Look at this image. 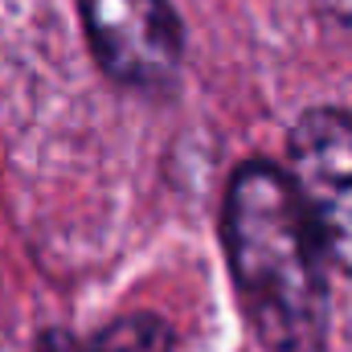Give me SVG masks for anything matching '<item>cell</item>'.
Listing matches in <instances>:
<instances>
[{"instance_id": "cell-3", "label": "cell", "mask_w": 352, "mask_h": 352, "mask_svg": "<svg viewBox=\"0 0 352 352\" xmlns=\"http://www.w3.org/2000/svg\"><path fill=\"white\" fill-rule=\"evenodd\" d=\"M98 66L135 90H160L180 66V25L164 0H78Z\"/></svg>"}, {"instance_id": "cell-5", "label": "cell", "mask_w": 352, "mask_h": 352, "mask_svg": "<svg viewBox=\"0 0 352 352\" xmlns=\"http://www.w3.org/2000/svg\"><path fill=\"white\" fill-rule=\"evenodd\" d=\"M41 352H87L74 336H66V332H50L45 340H41Z\"/></svg>"}, {"instance_id": "cell-2", "label": "cell", "mask_w": 352, "mask_h": 352, "mask_svg": "<svg viewBox=\"0 0 352 352\" xmlns=\"http://www.w3.org/2000/svg\"><path fill=\"white\" fill-rule=\"evenodd\" d=\"M291 184L320 250L352 274V115L307 111L291 131Z\"/></svg>"}, {"instance_id": "cell-4", "label": "cell", "mask_w": 352, "mask_h": 352, "mask_svg": "<svg viewBox=\"0 0 352 352\" xmlns=\"http://www.w3.org/2000/svg\"><path fill=\"white\" fill-rule=\"evenodd\" d=\"M87 352H173V332L156 316H123Z\"/></svg>"}, {"instance_id": "cell-1", "label": "cell", "mask_w": 352, "mask_h": 352, "mask_svg": "<svg viewBox=\"0 0 352 352\" xmlns=\"http://www.w3.org/2000/svg\"><path fill=\"white\" fill-rule=\"evenodd\" d=\"M226 250L234 283L270 352H320L328 332V283L320 238L303 201L270 164L238 168L226 197Z\"/></svg>"}]
</instances>
